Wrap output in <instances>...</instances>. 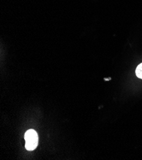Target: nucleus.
Instances as JSON below:
<instances>
[{
    "mask_svg": "<svg viewBox=\"0 0 142 160\" xmlns=\"http://www.w3.org/2000/svg\"><path fill=\"white\" fill-rule=\"evenodd\" d=\"M24 139L26 141L25 148L27 151L35 150L38 143V136L36 131L34 130H27L24 135Z\"/></svg>",
    "mask_w": 142,
    "mask_h": 160,
    "instance_id": "obj_1",
    "label": "nucleus"
},
{
    "mask_svg": "<svg viewBox=\"0 0 142 160\" xmlns=\"http://www.w3.org/2000/svg\"><path fill=\"white\" fill-rule=\"evenodd\" d=\"M136 75L138 78L142 79V63L140 64L137 67L136 69Z\"/></svg>",
    "mask_w": 142,
    "mask_h": 160,
    "instance_id": "obj_2",
    "label": "nucleus"
}]
</instances>
